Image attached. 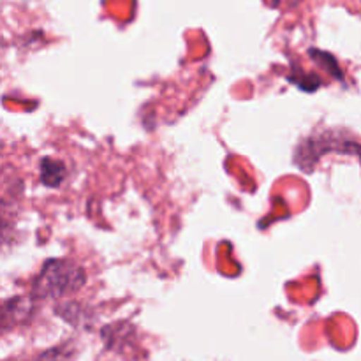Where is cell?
<instances>
[{
	"label": "cell",
	"instance_id": "cell-1",
	"mask_svg": "<svg viewBox=\"0 0 361 361\" xmlns=\"http://www.w3.org/2000/svg\"><path fill=\"white\" fill-rule=\"evenodd\" d=\"M87 282L83 267L71 259H49L32 284V298H63L80 291Z\"/></svg>",
	"mask_w": 361,
	"mask_h": 361
},
{
	"label": "cell",
	"instance_id": "cell-2",
	"mask_svg": "<svg viewBox=\"0 0 361 361\" xmlns=\"http://www.w3.org/2000/svg\"><path fill=\"white\" fill-rule=\"evenodd\" d=\"M328 152H338V154L355 155L356 157L358 155V141L355 137L353 140L337 137L334 130L321 133L317 137H309L300 145V148L296 150V164L300 166V169H312L317 159Z\"/></svg>",
	"mask_w": 361,
	"mask_h": 361
},
{
	"label": "cell",
	"instance_id": "cell-3",
	"mask_svg": "<svg viewBox=\"0 0 361 361\" xmlns=\"http://www.w3.org/2000/svg\"><path fill=\"white\" fill-rule=\"evenodd\" d=\"M32 310H34L32 298L18 296V298L0 302V334L13 330L18 324H23L30 317Z\"/></svg>",
	"mask_w": 361,
	"mask_h": 361
},
{
	"label": "cell",
	"instance_id": "cell-4",
	"mask_svg": "<svg viewBox=\"0 0 361 361\" xmlns=\"http://www.w3.org/2000/svg\"><path fill=\"white\" fill-rule=\"evenodd\" d=\"M66 180V164L55 159L41 161V182L46 187H60Z\"/></svg>",
	"mask_w": 361,
	"mask_h": 361
},
{
	"label": "cell",
	"instance_id": "cell-5",
	"mask_svg": "<svg viewBox=\"0 0 361 361\" xmlns=\"http://www.w3.org/2000/svg\"><path fill=\"white\" fill-rule=\"evenodd\" d=\"M310 56H312L317 63H321V66H323L328 73H331V74L335 73V76L342 78V74H341V71H338V66H337V62H335L334 56L328 55V53H324V51H317V49H310Z\"/></svg>",
	"mask_w": 361,
	"mask_h": 361
},
{
	"label": "cell",
	"instance_id": "cell-6",
	"mask_svg": "<svg viewBox=\"0 0 361 361\" xmlns=\"http://www.w3.org/2000/svg\"><path fill=\"white\" fill-rule=\"evenodd\" d=\"M9 212L11 204L6 200H0V238L4 236L6 229L9 228Z\"/></svg>",
	"mask_w": 361,
	"mask_h": 361
},
{
	"label": "cell",
	"instance_id": "cell-7",
	"mask_svg": "<svg viewBox=\"0 0 361 361\" xmlns=\"http://www.w3.org/2000/svg\"><path fill=\"white\" fill-rule=\"evenodd\" d=\"M35 361H56V351H49V353H44V355L39 356Z\"/></svg>",
	"mask_w": 361,
	"mask_h": 361
},
{
	"label": "cell",
	"instance_id": "cell-8",
	"mask_svg": "<svg viewBox=\"0 0 361 361\" xmlns=\"http://www.w3.org/2000/svg\"><path fill=\"white\" fill-rule=\"evenodd\" d=\"M0 178H2V169H0Z\"/></svg>",
	"mask_w": 361,
	"mask_h": 361
}]
</instances>
